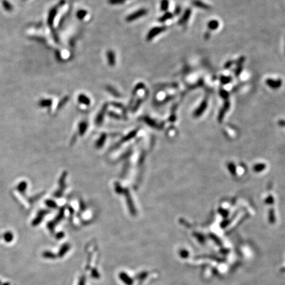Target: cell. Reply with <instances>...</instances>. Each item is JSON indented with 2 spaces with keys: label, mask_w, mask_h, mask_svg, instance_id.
<instances>
[{
  "label": "cell",
  "mask_w": 285,
  "mask_h": 285,
  "mask_svg": "<svg viewBox=\"0 0 285 285\" xmlns=\"http://www.w3.org/2000/svg\"><path fill=\"white\" fill-rule=\"evenodd\" d=\"M147 13L148 11L146 9H140L138 11H136L135 12L128 15L126 18H125V21L127 22H129V23L133 22L137 19L141 18V17H144L145 15L147 14Z\"/></svg>",
  "instance_id": "cell-1"
},
{
  "label": "cell",
  "mask_w": 285,
  "mask_h": 285,
  "mask_svg": "<svg viewBox=\"0 0 285 285\" xmlns=\"http://www.w3.org/2000/svg\"><path fill=\"white\" fill-rule=\"evenodd\" d=\"M166 29L167 27L166 26H156V27H154L151 28L147 35V40L151 41V40L154 38V37L156 36L158 34H161L162 32H164Z\"/></svg>",
  "instance_id": "cell-2"
},
{
  "label": "cell",
  "mask_w": 285,
  "mask_h": 285,
  "mask_svg": "<svg viewBox=\"0 0 285 285\" xmlns=\"http://www.w3.org/2000/svg\"><path fill=\"white\" fill-rule=\"evenodd\" d=\"M267 85L273 89H277L281 87L282 81L280 79L278 80H273L272 79H268L266 81Z\"/></svg>",
  "instance_id": "cell-3"
},
{
  "label": "cell",
  "mask_w": 285,
  "mask_h": 285,
  "mask_svg": "<svg viewBox=\"0 0 285 285\" xmlns=\"http://www.w3.org/2000/svg\"><path fill=\"white\" fill-rule=\"evenodd\" d=\"M245 61V57L242 56L238 59L237 63H236V68L235 70V75L236 77H238L242 73L243 70V64Z\"/></svg>",
  "instance_id": "cell-4"
},
{
  "label": "cell",
  "mask_w": 285,
  "mask_h": 285,
  "mask_svg": "<svg viewBox=\"0 0 285 285\" xmlns=\"http://www.w3.org/2000/svg\"><path fill=\"white\" fill-rule=\"evenodd\" d=\"M191 9L187 8L186 10L185 11V12L184 13V15H182V17H181L180 19L179 20L178 24L180 25H183L185 24L188 21L190 16H191Z\"/></svg>",
  "instance_id": "cell-5"
},
{
  "label": "cell",
  "mask_w": 285,
  "mask_h": 285,
  "mask_svg": "<svg viewBox=\"0 0 285 285\" xmlns=\"http://www.w3.org/2000/svg\"><path fill=\"white\" fill-rule=\"evenodd\" d=\"M108 62L110 66H114L116 65V56L115 53L112 50H108L106 53Z\"/></svg>",
  "instance_id": "cell-6"
},
{
  "label": "cell",
  "mask_w": 285,
  "mask_h": 285,
  "mask_svg": "<svg viewBox=\"0 0 285 285\" xmlns=\"http://www.w3.org/2000/svg\"><path fill=\"white\" fill-rule=\"evenodd\" d=\"M192 4H193L194 6L197 7L204 9H209L211 8V7H210L209 5L205 3L204 2L200 1V0H193V1H192Z\"/></svg>",
  "instance_id": "cell-7"
},
{
  "label": "cell",
  "mask_w": 285,
  "mask_h": 285,
  "mask_svg": "<svg viewBox=\"0 0 285 285\" xmlns=\"http://www.w3.org/2000/svg\"><path fill=\"white\" fill-rule=\"evenodd\" d=\"M107 108H108V104H105L103 106V107H102V110H100V113L98 114V116H97V118H96V123H98V124H100V123H101L102 121L103 118H104V116L105 112L106 111Z\"/></svg>",
  "instance_id": "cell-8"
},
{
  "label": "cell",
  "mask_w": 285,
  "mask_h": 285,
  "mask_svg": "<svg viewBox=\"0 0 285 285\" xmlns=\"http://www.w3.org/2000/svg\"><path fill=\"white\" fill-rule=\"evenodd\" d=\"M78 101L81 104H83L85 105H89L90 104V100L86 95L83 94H81L78 96Z\"/></svg>",
  "instance_id": "cell-9"
},
{
  "label": "cell",
  "mask_w": 285,
  "mask_h": 285,
  "mask_svg": "<svg viewBox=\"0 0 285 285\" xmlns=\"http://www.w3.org/2000/svg\"><path fill=\"white\" fill-rule=\"evenodd\" d=\"M106 90L109 93L112 94L115 97H120V92H119L116 89H114V87H112V86L107 85L106 87Z\"/></svg>",
  "instance_id": "cell-10"
},
{
  "label": "cell",
  "mask_w": 285,
  "mask_h": 285,
  "mask_svg": "<svg viewBox=\"0 0 285 285\" xmlns=\"http://www.w3.org/2000/svg\"><path fill=\"white\" fill-rule=\"evenodd\" d=\"M120 279L122 280L125 284H127L128 285H131V284H133V281H132L131 279H130V277H129V276L127 275L125 273H120Z\"/></svg>",
  "instance_id": "cell-11"
},
{
  "label": "cell",
  "mask_w": 285,
  "mask_h": 285,
  "mask_svg": "<svg viewBox=\"0 0 285 285\" xmlns=\"http://www.w3.org/2000/svg\"><path fill=\"white\" fill-rule=\"evenodd\" d=\"M145 87V85L143 83H139L138 84H137V85H135V87H134L133 92H132V97H133V99L134 98V96H135V94H137V92L139 90L144 89Z\"/></svg>",
  "instance_id": "cell-12"
},
{
  "label": "cell",
  "mask_w": 285,
  "mask_h": 285,
  "mask_svg": "<svg viewBox=\"0 0 285 285\" xmlns=\"http://www.w3.org/2000/svg\"><path fill=\"white\" fill-rule=\"evenodd\" d=\"M172 17H173V14L172 13L166 12L165 14L163 15L162 17L158 19V21L160 22V23H164V22L166 21L167 20L172 19Z\"/></svg>",
  "instance_id": "cell-13"
},
{
  "label": "cell",
  "mask_w": 285,
  "mask_h": 285,
  "mask_svg": "<svg viewBox=\"0 0 285 285\" xmlns=\"http://www.w3.org/2000/svg\"><path fill=\"white\" fill-rule=\"evenodd\" d=\"M218 26H219V23L216 20H212L208 23V28L211 30H216V28H218Z\"/></svg>",
  "instance_id": "cell-14"
},
{
  "label": "cell",
  "mask_w": 285,
  "mask_h": 285,
  "mask_svg": "<svg viewBox=\"0 0 285 285\" xmlns=\"http://www.w3.org/2000/svg\"><path fill=\"white\" fill-rule=\"evenodd\" d=\"M169 7L168 0H162L160 3V9L162 11H166Z\"/></svg>",
  "instance_id": "cell-15"
},
{
  "label": "cell",
  "mask_w": 285,
  "mask_h": 285,
  "mask_svg": "<svg viewBox=\"0 0 285 285\" xmlns=\"http://www.w3.org/2000/svg\"><path fill=\"white\" fill-rule=\"evenodd\" d=\"M207 100H204L203 101V102L201 103V104L199 106V108L196 111V115H199L202 113V112L204 111V110L207 108Z\"/></svg>",
  "instance_id": "cell-16"
},
{
  "label": "cell",
  "mask_w": 285,
  "mask_h": 285,
  "mask_svg": "<svg viewBox=\"0 0 285 285\" xmlns=\"http://www.w3.org/2000/svg\"><path fill=\"white\" fill-rule=\"evenodd\" d=\"M87 14V11L81 9V10L78 11V12L77 13V17L79 19L82 20L83 19L85 18V17L86 16V15Z\"/></svg>",
  "instance_id": "cell-17"
},
{
  "label": "cell",
  "mask_w": 285,
  "mask_h": 285,
  "mask_svg": "<svg viewBox=\"0 0 285 285\" xmlns=\"http://www.w3.org/2000/svg\"><path fill=\"white\" fill-rule=\"evenodd\" d=\"M220 83H221L222 85H226V84H228V83L231 82L232 78L230 77L221 76L220 78Z\"/></svg>",
  "instance_id": "cell-18"
},
{
  "label": "cell",
  "mask_w": 285,
  "mask_h": 285,
  "mask_svg": "<svg viewBox=\"0 0 285 285\" xmlns=\"http://www.w3.org/2000/svg\"><path fill=\"white\" fill-rule=\"evenodd\" d=\"M26 187H27V184L25 182H23L19 184L17 189L20 192H24L26 189Z\"/></svg>",
  "instance_id": "cell-19"
},
{
  "label": "cell",
  "mask_w": 285,
  "mask_h": 285,
  "mask_svg": "<svg viewBox=\"0 0 285 285\" xmlns=\"http://www.w3.org/2000/svg\"><path fill=\"white\" fill-rule=\"evenodd\" d=\"M125 2V0H108V3L111 5H120L123 4Z\"/></svg>",
  "instance_id": "cell-20"
},
{
  "label": "cell",
  "mask_w": 285,
  "mask_h": 285,
  "mask_svg": "<svg viewBox=\"0 0 285 285\" xmlns=\"http://www.w3.org/2000/svg\"><path fill=\"white\" fill-rule=\"evenodd\" d=\"M219 93H220V96H221L222 98H227L228 97V92H227L226 90H225L224 89H220V91H219Z\"/></svg>",
  "instance_id": "cell-21"
},
{
  "label": "cell",
  "mask_w": 285,
  "mask_h": 285,
  "mask_svg": "<svg viewBox=\"0 0 285 285\" xmlns=\"http://www.w3.org/2000/svg\"><path fill=\"white\" fill-rule=\"evenodd\" d=\"M46 205H48V206H49L50 207H54V208H55V207H56V204L55 203L54 201H51V200H48L46 202Z\"/></svg>",
  "instance_id": "cell-22"
},
{
  "label": "cell",
  "mask_w": 285,
  "mask_h": 285,
  "mask_svg": "<svg viewBox=\"0 0 285 285\" xmlns=\"http://www.w3.org/2000/svg\"><path fill=\"white\" fill-rule=\"evenodd\" d=\"M86 128H87V124H86V123L85 122L81 123L80 124V131L81 133H83V132L85 131Z\"/></svg>",
  "instance_id": "cell-23"
},
{
  "label": "cell",
  "mask_w": 285,
  "mask_h": 285,
  "mask_svg": "<svg viewBox=\"0 0 285 285\" xmlns=\"http://www.w3.org/2000/svg\"><path fill=\"white\" fill-rule=\"evenodd\" d=\"M143 100V99H139L137 102V103L135 104V106L133 108V110H137V108H139V106L141 105V104L142 103Z\"/></svg>",
  "instance_id": "cell-24"
},
{
  "label": "cell",
  "mask_w": 285,
  "mask_h": 285,
  "mask_svg": "<svg viewBox=\"0 0 285 285\" xmlns=\"http://www.w3.org/2000/svg\"><path fill=\"white\" fill-rule=\"evenodd\" d=\"M232 63H233V61H227V62L225 63V65H224V68L225 69H228V68L231 67V65H232Z\"/></svg>",
  "instance_id": "cell-25"
},
{
  "label": "cell",
  "mask_w": 285,
  "mask_h": 285,
  "mask_svg": "<svg viewBox=\"0 0 285 285\" xmlns=\"http://www.w3.org/2000/svg\"><path fill=\"white\" fill-rule=\"evenodd\" d=\"M181 10H182V9H181L180 7V6H177L176 7V9H175V11H174V14H175L176 15H179L180 13V12H181Z\"/></svg>",
  "instance_id": "cell-26"
},
{
  "label": "cell",
  "mask_w": 285,
  "mask_h": 285,
  "mask_svg": "<svg viewBox=\"0 0 285 285\" xmlns=\"http://www.w3.org/2000/svg\"><path fill=\"white\" fill-rule=\"evenodd\" d=\"M79 285H85V278L83 277V278H81V280H80V281H79Z\"/></svg>",
  "instance_id": "cell-27"
},
{
  "label": "cell",
  "mask_w": 285,
  "mask_h": 285,
  "mask_svg": "<svg viewBox=\"0 0 285 285\" xmlns=\"http://www.w3.org/2000/svg\"><path fill=\"white\" fill-rule=\"evenodd\" d=\"M50 104H51V101L50 100H46V101H44V102H42V105H44V106H49L50 105Z\"/></svg>",
  "instance_id": "cell-28"
},
{
  "label": "cell",
  "mask_w": 285,
  "mask_h": 285,
  "mask_svg": "<svg viewBox=\"0 0 285 285\" xmlns=\"http://www.w3.org/2000/svg\"><path fill=\"white\" fill-rule=\"evenodd\" d=\"M211 36V33H210L209 32H207L205 33V39H209V37Z\"/></svg>",
  "instance_id": "cell-29"
},
{
  "label": "cell",
  "mask_w": 285,
  "mask_h": 285,
  "mask_svg": "<svg viewBox=\"0 0 285 285\" xmlns=\"http://www.w3.org/2000/svg\"><path fill=\"white\" fill-rule=\"evenodd\" d=\"M284 51H285V49H284Z\"/></svg>",
  "instance_id": "cell-30"
}]
</instances>
